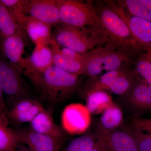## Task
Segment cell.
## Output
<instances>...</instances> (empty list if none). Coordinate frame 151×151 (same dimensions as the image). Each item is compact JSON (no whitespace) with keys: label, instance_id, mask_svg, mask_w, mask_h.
Returning a JSON list of instances; mask_svg holds the SVG:
<instances>
[{"label":"cell","instance_id":"cell-7","mask_svg":"<svg viewBox=\"0 0 151 151\" xmlns=\"http://www.w3.org/2000/svg\"><path fill=\"white\" fill-rule=\"evenodd\" d=\"M104 2L126 23L144 52L151 53V22L133 15L116 1Z\"/></svg>","mask_w":151,"mask_h":151},{"label":"cell","instance_id":"cell-10","mask_svg":"<svg viewBox=\"0 0 151 151\" xmlns=\"http://www.w3.org/2000/svg\"><path fill=\"white\" fill-rule=\"evenodd\" d=\"M121 99L138 113L151 112V85L138 76L134 84Z\"/></svg>","mask_w":151,"mask_h":151},{"label":"cell","instance_id":"cell-4","mask_svg":"<svg viewBox=\"0 0 151 151\" xmlns=\"http://www.w3.org/2000/svg\"><path fill=\"white\" fill-rule=\"evenodd\" d=\"M88 53L84 74L93 80L104 70L108 72L130 68L137 58L110 42Z\"/></svg>","mask_w":151,"mask_h":151},{"label":"cell","instance_id":"cell-24","mask_svg":"<svg viewBox=\"0 0 151 151\" xmlns=\"http://www.w3.org/2000/svg\"><path fill=\"white\" fill-rule=\"evenodd\" d=\"M130 14L151 22V0L116 1Z\"/></svg>","mask_w":151,"mask_h":151},{"label":"cell","instance_id":"cell-13","mask_svg":"<svg viewBox=\"0 0 151 151\" xmlns=\"http://www.w3.org/2000/svg\"><path fill=\"white\" fill-rule=\"evenodd\" d=\"M26 34H19L3 39L0 41V52L10 62L18 66L22 71L27 65L28 57H25Z\"/></svg>","mask_w":151,"mask_h":151},{"label":"cell","instance_id":"cell-30","mask_svg":"<svg viewBox=\"0 0 151 151\" xmlns=\"http://www.w3.org/2000/svg\"><path fill=\"white\" fill-rule=\"evenodd\" d=\"M90 151H108L105 142L102 138H97L96 143Z\"/></svg>","mask_w":151,"mask_h":151},{"label":"cell","instance_id":"cell-15","mask_svg":"<svg viewBox=\"0 0 151 151\" xmlns=\"http://www.w3.org/2000/svg\"><path fill=\"white\" fill-rule=\"evenodd\" d=\"M120 127L101 137L108 151H139L134 138L126 126Z\"/></svg>","mask_w":151,"mask_h":151},{"label":"cell","instance_id":"cell-29","mask_svg":"<svg viewBox=\"0 0 151 151\" xmlns=\"http://www.w3.org/2000/svg\"><path fill=\"white\" fill-rule=\"evenodd\" d=\"M61 50L62 53L65 56L68 57L74 60L86 63V61L88 59V55H89V53H88L89 52L86 53H78L73 51L72 50L63 47L61 49Z\"/></svg>","mask_w":151,"mask_h":151},{"label":"cell","instance_id":"cell-25","mask_svg":"<svg viewBox=\"0 0 151 151\" xmlns=\"http://www.w3.org/2000/svg\"><path fill=\"white\" fill-rule=\"evenodd\" d=\"M133 65L137 74L151 85V53L143 52L135 60Z\"/></svg>","mask_w":151,"mask_h":151},{"label":"cell","instance_id":"cell-6","mask_svg":"<svg viewBox=\"0 0 151 151\" xmlns=\"http://www.w3.org/2000/svg\"><path fill=\"white\" fill-rule=\"evenodd\" d=\"M21 69L0 52V85L6 95L7 109L18 100L31 97V92L22 78Z\"/></svg>","mask_w":151,"mask_h":151},{"label":"cell","instance_id":"cell-18","mask_svg":"<svg viewBox=\"0 0 151 151\" xmlns=\"http://www.w3.org/2000/svg\"><path fill=\"white\" fill-rule=\"evenodd\" d=\"M53 65V55L50 46L38 45L28 57L27 66L22 73L42 72Z\"/></svg>","mask_w":151,"mask_h":151},{"label":"cell","instance_id":"cell-26","mask_svg":"<svg viewBox=\"0 0 151 151\" xmlns=\"http://www.w3.org/2000/svg\"><path fill=\"white\" fill-rule=\"evenodd\" d=\"M97 138L91 134L83 135L71 141L65 151H90L93 148Z\"/></svg>","mask_w":151,"mask_h":151},{"label":"cell","instance_id":"cell-11","mask_svg":"<svg viewBox=\"0 0 151 151\" xmlns=\"http://www.w3.org/2000/svg\"><path fill=\"white\" fill-rule=\"evenodd\" d=\"M17 130L20 142L31 151H59L65 141L35 132L29 127Z\"/></svg>","mask_w":151,"mask_h":151},{"label":"cell","instance_id":"cell-12","mask_svg":"<svg viewBox=\"0 0 151 151\" xmlns=\"http://www.w3.org/2000/svg\"><path fill=\"white\" fill-rule=\"evenodd\" d=\"M38 100L31 97H26L18 100L5 113L10 123L20 125L29 123L45 110Z\"/></svg>","mask_w":151,"mask_h":151},{"label":"cell","instance_id":"cell-16","mask_svg":"<svg viewBox=\"0 0 151 151\" xmlns=\"http://www.w3.org/2000/svg\"><path fill=\"white\" fill-rule=\"evenodd\" d=\"M124 121L122 110L113 102L102 113L97 124V138L103 137L122 127Z\"/></svg>","mask_w":151,"mask_h":151},{"label":"cell","instance_id":"cell-21","mask_svg":"<svg viewBox=\"0 0 151 151\" xmlns=\"http://www.w3.org/2000/svg\"><path fill=\"white\" fill-rule=\"evenodd\" d=\"M0 33L2 39L16 34H26L1 0H0Z\"/></svg>","mask_w":151,"mask_h":151},{"label":"cell","instance_id":"cell-19","mask_svg":"<svg viewBox=\"0 0 151 151\" xmlns=\"http://www.w3.org/2000/svg\"><path fill=\"white\" fill-rule=\"evenodd\" d=\"M50 46L52 51L54 66L73 74L79 76L84 74L86 63L74 60L64 55L53 35Z\"/></svg>","mask_w":151,"mask_h":151},{"label":"cell","instance_id":"cell-3","mask_svg":"<svg viewBox=\"0 0 151 151\" xmlns=\"http://www.w3.org/2000/svg\"><path fill=\"white\" fill-rule=\"evenodd\" d=\"M95 5L103 29L109 42L136 58L144 52L126 23L104 2Z\"/></svg>","mask_w":151,"mask_h":151},{"label":"cell","instance_id":"cell-22","mask_svg":"<svg viewBox=\"0 0 151 151\" xmlns=\"http://www.w3.org/2000/svg\"><path fill=\"white\" fill-rule=\"evenodd\" d=\"M84 97L86 107L91 114H102L113 103L111 95L104 91H92Z\"/></svg>","mask_w":151,"mask_h":151},{"label":"cell","instance_id":"cell-8","mask_svg":"<svg viewBox=\"0 0 151 151\" xmlns=\"http://www.w3.org/2000/svg\"><path fill=\"white\" fill-rule=\"evenodd\" d=\"M91 114L86 105L73 103L65 106L61 116L62 129L70 134H80L89 129Z\"/></svg>","mask_w":151,"mask_h":151},{"label":"cell","instance_id":"cell-17","mask_svg":"<svg viewBox=\"0 0 151 151\" xmlns=\"http://www.w3.org/2000/svg\"><path fill=\"white\" fill-rule=\"evenodd\" d=\"M29 127L35 132L65 140L64 132L55 123L52 112L45 109L35 116L29 123Z\"/></svg>","mask_w":151,"mask_h":151},{"label":"cell","instance_id":"cell-9","mask_svg":"<svg viewBox=\"0 0 151 151\" xmlns=\"http://www.w3.org/2000/svg\"><path fill=\"white\" fill-rule=\"evenodd\" d=\"M23 13L52 25L60 23L57 0H23Z\"/></svg>","mask_w":151,"mask_h":151},{"label":"cell","instance_id":"cell-5","mask_svg":"<svg viewBox=\"0 0 151 151\" xmlns=\"http://www.w3.org/2000/svg\"><path fill=\"white\" fill-rule=\"evenodd\" d=\"M57 3L60 23L104 30L97 8L92 2L57 0Z\"/></svg>","mask_w":151,"mask_h":151},{"label":"cell","instance_id":"cell-33","mask_svg":"<svg viewBox=\"0 0 151 151\" xmlns=\"http://www.w3.org/2000/svg\"><path fill=\"white\" fill-rule=\"evenodd\" d=\"M2 40V37L1 35V33H0V41Z\"/></svg>","mask_w":151,"mask_h":151},{"label":"cell","instance_id":"cell-1","mask_svg":"<svg viewBox=\"0 0 151 151\" xmlns=\"http://www.w3.org/2000/svg\"><path fill=\"white\" fill-rule=\"evenodd\" d=\"M42 96L51 103H57L69 98L80 83L79 75L52 65L42 72L26 73Z\"/></svg>","mask_w":151,"mask_h":151},{"label":"cell","instance_id":"cell-14","mask_svg":"<svg viewBox=\"0 0 151 151\" xmlns=\"http://www.w3.org/2000/svg\"><path fill=\"white\" fill-rule=\"evenodd\" d=\"M20 26L36 45H44L50 46L52 37L51 25L25 15Z\"/></svg>","mask_w":151,"mask_h":151},{"label":"cell","instance_id":"cell-28","mask_svg":"<svg viewBox=\"0 0 151 151\" xmlns=\"http://www.w3.org/2000/svg\"><path fill=\"white\" fill-rule=\"evenodd\" d=\"M131 126L134 128L151 134V119H145L134 116L130 118Z\"/></svg>","mask_w":151,"mask_h":151},{"label":"cell","instance_id":"cell-31","mask_svg":"<svg viewBox=\"0 0 151 151\" xmlns=\"http://www.w3.org/2000/svg\"><path fill=\"white\" fill-rule=\"evenodd\" d=\"M7 110L6 100L4 97V93L0 85V113H5Z\"/></svg>","mask_w":151,"mask_h":151},{"label":"cell","instance_id":"cell-2","mask_svg":"<svg viewBox=\"0 0 151 151\" xmlns=\"http://www.w3.org/2000/svg\"><path fill=\"white\" fill-rule=\"evenodd\" d=\"M59 46L84 53L103 46L109 42L104 30L61 24L53 35Z\"/></svg>","mask_w":151,"mask_h":151},{"label":"cell","instance_id":"cell-20","mask_svg":"<svg viewBox=\"0 0 151 151\" xmlns=\"http://www.w3.org/2000/svg\"><path fill=\"white\" fill-rule=\"evenodd\" d=\"M9 121L5 113H0V151H16L19 142L17 130L9 127Z\"/></svg>","mask_w":151,"mask_h":151},{"label":"cell","instance_id":"cell-27","mask_svg":"<svg viewBox=\"0 0 151 151\" xmlns=\"http://www.w3.org/2000/svg\"><path fill=\"white\" fill-rule=\"evenodd\" d=\"M134 138L139 151H151V134L145 133L131 125L126 126Z\"/></svg>","mask_w":151,"mask_h":151},{"label":"cell","instance_id":"cell-23","mask_svg":"<svg viewBox=\"0 0 151 151\" xmlns=\"http://www.w3.org/2000/svg\"><path fill=\"white\" fill-rule=\"evenodd\" d=\"M138 76L134 69H124L116 78L109 90L114 94L122 96L131 89Z\"/></svg>","mask_w":151,"mask_h":151},{"label":"cell","instance_id":"cell-32","mask_svg":"<svg viewBox=\"0 0 151 151\" xmlns=\"http://www.w3.org/2000/svg\"><path fill=\"white\" fill-rule=\"evenodd\" d=\"M16 151H31L24 144L21 142L19 143L17 147Z\"/></svg>","mask_w":151,"mask_h":151}]
</instances>
